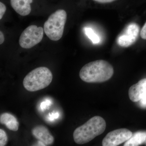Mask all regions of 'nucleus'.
<instances>
[{
	"label": "nucleus",
	"instance_id": "obj_1",
	"mask_svg": "<svg viewBox=\"0 0 146 146\" xmlns=\"http://www.w3.org/2000/svg\"><path fill=\"white\" fill-rule=\"evenodd\" d=\"M113 74L114 69L110 63L106 60H98L84 65L80 72L79 76L85 82L96 83L107 81Z\"/></svg>",
	"mask_w": 146,
	"mask_h": 146
},
{
	"label": "nucleus",
	"instance_id": "obj_2",
	"mask_svg": "<svg viewBox=\"0 0 146 146\" xmlns=\"http://www.w3.org/2000/svg\"><path fill=\"white\" fill-rule=\"evenodd\" d=\"M106 128V123L104 119L100 116H95L76 129L73 133L74 141L79 145L87 143L103 133Z\"/></svg>",
	"mask_w": 146,
	"mask_h": 146
},
{
	"label": "nucleus",
	"instance_id": "obj_3",
	"mask_svg": "<svg viewBox=\"0 0 146 146\" xmlns=\"http://www.w3.org/2000/svg\"><path fill=\"white\" fill-rule=\"evenodd\" d=\"M52 73L48 68L40 67L29 73L24 79L25 89L30 92H35L44 89L52 81Z\"/></svg>",
	"mask_w": 146,
	"mask_h": 146
},
{
	"label": "nucleus",
	"instance_id": "obj_4",
	"mask_svg": "<svg viewBox=\"0 0 146 146\" xmlns=\"http://www.w3.org/2000/svg\"><path fill=\"white\" fill-rule=\"evenodd\" d=\"M67 14L63 9H58L52 13L44 24V31L50 40L57 41L63 35Z\"/></svg>",
	"mask_w": 146,
	"mask_h": 146
},
{
	"label": "nucleus",
	"instance_id": "obj_5",
	"mask_svg": "<svg viewBox=\"0 0 146 146\" xmlns=\"http://www.w3.org/2000/svg\"><path fill=\"white\" fill-rule=\"evenodd\" d=\"M44 29L42 27L32 25L27 28L21 33L19 44L22 48L29 49L39 44L44 36Z\"/></svg>",
	"mask_w": 146,
	"mask_h": 146
},
{
	"label": "nucleus",
	"instance_id": "obj_6",
	"mask_svg": "<svg viewBox=\"0 0 146 146\" xmlns=\"http://www.w3.org/2000/svg\"><path fill=\"white\" fill-rule=\"evenodd\" d=\"M140 30V27L138 24L134 23H129L117 37V44L123 48L130 47L137 41Z\"/></svg>",
	"mask_w": 146,
	"mask_h": 146
},
{
	"label": "nucleus",
	"instance_id": "obj_7",
	"mask_svg": "<svg viewBox=\"0 0 146 146\" xmlns=\"http://www.w3.org/2000/svg\"><path fill=\"white\" fill-rule=\"evenodd\" d=\"M127 129L121 128L110 131L105 137L102 142L103 146H117L129 140L132 135Z\"/></svg>",
	"mask_w": 146,
	"mask_h": 146
},
{
	"label": "nucleus",
	"instance_id": "obj_8",
	"mask_svg": "<svg viewBox=\"0 0 146 146\" xmlns=\"http://www.w3.org/2000/svg\"><path fill=\"white\" fill-rule=\"evenodd\" d=\"M128 95L131 100L134 102L146 99V78L141 79L131 86L129 89Z\"/></svg>",
	"mask_w": 146,
	"mask_h": 146
},
{
	"label": "nucleus",
	"instance_id": "obj_9",
	"mask_svg": "<svg viewBox=\"0 0 146 146\" xmlns=\"http://www.w3.org/2000/svg\"><path fill=\"white\" fill-rule=\"evenodd\" d=\"M32 133L44 146L51 145L54 142L53 136L44 126L39 125L35 127L32 130Z\"/></svg>",
	"mask_w": 146,
	"mask_h": 146
},
{
	"label": "nucleus",
	"instance_id": "obj_10",
	"mask_svg": "<svg viewBox=\"0 0 146 146\" xmlns=\"http://www.w3.org/2000/svg\"><path fill=\"white\" fill-rule=\"evenodd\" d=\"M33 0H10L11 5L16 13L22 16H26L31 12L30 4Z\"/></svg>",
	"mask_w": 146,
	"mask_h": 146
},
{
	"label": "nucleus",
	"instance_id": "obj_11",
	"mask_svg": "<svg viewBox=\"0 0 146 146\" xmlns=\"http://www.w3.org/2000/svg\"><path fill=\"white\" fill-rule=\"evenodd\" d=\"M0 123L9 130L16 131L19 128V122L15 116L7 112L3 113L0 116Z\"/></svg>",
	"mask_w": 146,
	"mask_h": 146
},
{
	"label": "nucleus",
	"instance_id": "obj_12",
	"mask_svg": "<svg viewBox=\"0 0 146 146\" xmlns=\"http://www.w3.org/2000/svg\"><path fill=\"white\" fill-rule=\"evenodd\" d=\"M146 139L145 131H138L132 134V136L125 143L124 146H137L144 143Z\"/></svg>",
	"mask_w": 146,
	"mask_h": 146
},
{
	"label": "nucleus",
	"instance_id": "obj_13",
	"mask_svg": "<svg viewBox=\"0 0 146 146\" xmlns=\"http://www.w3.org/2000/svg\"><path fill=\"white\" fill-rule=\"evenodd\" d=\"M84 31L87 37L91 40V42L94 44H99L100 42V36L91 28H84Z\"/></svg>",
	"mask_w": 146,
	"mask_h": 146
},
{
	"label": "nucleus",
	"instance_id": "obj_14",
	"mask_svg": "<svg viewBox=\"0 0 146 146\" xmlns=\"http://www.w3.org/2000/svg\"><path fill=\"white\" fill-rule=\"evenodd\" d=\"M8 142V137L5 131L3 129H0V146H5Z\"/></svg>",
	"mask_w": 146,
	"mask_h": 146
},
{
	"label": "nucleus",
	"instance_id": "obj_15",
	"mask_svg": "<svg viewBox=\"0 0 146 146\" xmlns=\"http://www.w3.org/2000/svg\"><path fill=\"white\" fill-rule=\"evenodd\" d=\"M6 10V7L5 5L2 3L0 2V20H1L3 18V16L5 13Z\"/></svg>",
	"mask_w": 146,
	"mask_h": 146
},
{
	"label": "nucleus",
	"instance_id": "obj_16",
	"mask_svg": "<svg viewBox=\"0 0 146 146\" xmlns=\"http://www.w3.org/2000/svg\"><path fill=\"white\" fill-rule=\"evenodd\" d=\"M140 34L142 39L146 40V22L141 29Z\"/></svg>",
	"mask_w": 146,
	"mask_h": 146
},
{
	"label": "nucleus",
	"instance_id": "obj_17",
	"mask_svg": "<svg viewBox=\"0 0 146 146\" xmlns=\"http://www.w3.org/2000/svg\"><path fill=\"white\" fill-rule=\"evenodd\" d=\"M140 106L143 108H146V99H143L139 101Z\"/></svg>",
	"mask_w": 146,
	"mask_h": 146
},
{
	"label": "nucleus",
	"instance_id": "obj_18",
	"mask_svg": "<svg viewBox=\"0 0 146 146\" xmlns=\"http://www.w3.org/2000/svg\"><path fill=\"white\" fill-rule=\"evenodd\" d=\"M94 1L97 2L105 3L112 2L114 1L115 0H94Z\"/></svg>",
	"mask_w": 146,
	"mask_h": 146
},
{
	"label": "nucleus",
	"instance_id": "obj_19",
	"mask_svg": "<svg viewBox=\"0 0 146 146\" xmlns=\"http://www.w3.org/2000/svg\"><path fill=\"white\" fill-rule=\"evenodd\" d=\"M0 38H1V39H0V44H2L4 42L5 36L3 33L1 31H0Z\"/></svg>",
	"mask_w": 146,
	"mask_h": 146
},
{
	"label": "nucleus",
	"instance_id": "obj_20",
	"mask_svg": "<svg viewBox=\"0 0 146 146\" xmlns=\"http://www.w3.org/2000/svg\"><path fill=\"white\" fill-rule=\"evenodd\" d=\"M145 143L146 145V139L145 140Z\"/></svg>",
	"mask_w": 146,
	"mask_h": 146
}]
</instances>
